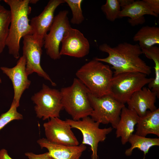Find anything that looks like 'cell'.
I'll return each mask as SVG.
<instances>
[{
	"mask_svg": "<svg viewBox=\"0 0 159 159\" xmlns=\"http://www.w3.org/2000/svg\"><path fill=\"white\" fill-rule=\"evenodd\" d=\"M99 48L108 54L104 58H96V60L107 63L114 69V75L126 72H137L146 75L151 72V67L140 57L143 54L138 44H132L127 42L119 44L112 47L107 43L100 45Z\"/></svg>",
	"mask_w": 159,
	"mask_h": 159,
	"instance_id": "6da1fadb",
	"label": "cell"
},
{
	"mask_svg": "<svg viewBox=\"0 0 159 159\" xmlns=\"http://www.w3.org/2000/svg\"><path fill=\"white\" fill-rule=\"evenodd\" d=\"M10 8L11 20L6 46L9 53L15 59L20 57V43L24 36L32 34L28 16L31 9L29 0H4Z\"/></svg>",
	"mask_w": 159,
	"mask_h": 159,
	"instance_id": "7a4b0ae2",
	"label": "cell"
},
{
	"mask_svg": "<svg viewBox=\"0 0 159 159\" xmlns=\"http://www.w3.org/2000/svg\"><path fill=\"white\" fill-rule=\"evenodd\" d=\"M76 75L93 95L100 97L111 94L113 74L109 66L94 59L83 65Z\"/></svg>",
	"mask_w": 159,
	"mask_h": 159,
	"instance_id": "3957f363",
	"label": "cell"
},
{
	"mask_svg": "<svg viewBox=\"0 0 159 159\" xmlns=\"http://www.w3.org/2000/svg\"><path fill=\"white\" fill-rule=\"evenodd\" d=\"M60 92L63 109L74 120L90 116L93 110L89 101V91L77 78L70 86L62 88Z\"/></svg>",
	"mask_w": 159,
	"mask_h": 159,
	"instance_id": "277c9868",
	"label": "cell"
},
{
	"mask_svg": "<svg viewBox=\"0 0 159 159\" xmlns=\"http://www.w3.org/2000/svg\"><path fill=\"white\" fill-rule=\"evenodd\" d=\"M153 79L137 72L122 73L113 75L111 94L119 102L127 103L134 93L148 84Z\"/></svg>",
	"mask_w": 159,
	"mask_h": 159,
	"instance_id": "5b68a950",
	"label": "cell"
},
{
	"mask_svg": "<svg viewBox=\"0 0 159 159\" xmlns=\"http://www.w3.org/2000/svg\"><path fill=\"white\" fill-rule=\"evenodd\" d=\"M88 96L93 110L91 117L100 123H110L113 128L116 129L125 105L116 100L111 94L97 97L89 92Z\"/></svg>",
	"mask_w": 159,
	"mask_h": 159,
	"instance_id": "8992f818",
	"label": "cell"
},
{
	"mask_svg": "<svg viewBox=\"0 0 159 159\" xmlns=\"http://www.w3.org/2000/svg\"><path fill=\"white\" fill-rule=\"evenodd\" d=\"M31 99L35 105L34 109L38 118L44 120L59 117L60 112L63 109L60 91L43 84L42 89L35 93Z\"/></svg>",
	"mask_w": 159,
	"mask_h": 159,
	"instance_id": "52a82bcc",
	"label": "cell"
},
{
	"mask_svg": "<svg viewBox=\"0 0 159 159\" xmlns=\"http://www.w3.org/2000/svg\"><path fill=\"white\" fill-rule=\"evenodd\" d=\"M65 121L71 127L79 130L82 133L83 140L82 144L90 146L92 151V159H98L97 151L98 144L104 141L107 135L112 131L111 127L100 128V124L87 116L78 120L67 119Z\"/></svg>",
	"mask_w": 159,
	"mask_h": 159,
	"instance_id": "ba28073f",
	"label": "cell"
},
{
	"mask_svg": "<svg viewBox=\"0 0 159 159\" xmlns=\"http://www.w3.org/2000/svg\"><path fill=\"white\" fill-rule=\"evenodd\" d=\"M67 10L60 11L54 17L53 24L45 36L43 46L47 54L52 59H60L59 45L67 32L71 27Z\"/></svg>",
	"mask_w": 159,
	"mask_h": 159,
	"instance_id": "9c48e42d",
	"label": "cell"
},
{
	"mask_svg": "<svg viewBox=\"0 0 159 159\" xmlns=\"http://www.w3.org/2000/svg\"><path fill=\"white\" fill-rule=\"evenodd\" d=\"M23 38V55L26 59V70L27 75L35 72L39 76L49 81L52 85L56 86V84L52 80L41 65L43 44L36 40L32 34L27 35Z\"/></svg>",
	"mask_w": 159,
	"mask_h": 159,
	"instance_id": "30bf717a",
	"label": "cell"
},
{
	"mask_svg": "<svg viewBox=\"0 0 159 159\" xmlns=\"http://www.w3.org/2000/svg\"><path fill=\"white\" fill-rule=\"evenodd\" d=\"M46 139L55 144L67 145H79L69 124L59 117H52L43 124Z\"/></svg>",
	"mask_w": 159,
	"mask_h": 159,
	"instance_id": "8fae6325",
	"label": "cell"
},
{
	"mask_svg": "<svg viewBox=\"0 0 159 159\" xmlns=\"http://www.w3.org/2000/svg\"><path fill=\"white\" fill-rule=\"evenodd\" d=\"M64 0H50L42 12L38 16L32 18L30 24L33 37L43 44L45 36L49 31L53 22L55 11L60 4L65 3Z\"/></svg>",
	"mask_w": 159,
	"mask_h": 159,
	"instance_id": "7c38bea8",
	"label": "cell"
},
{
	"mask_svg": "<svg viewBox=\"0 0 159 159\" xmlns=\"http://www.w3.org/2000/svg\"><path fill=\"white\" fill-rule=\"evenodd\" d=\"M60 55L81 58L88 54L89 41L79 30L72 27L65 34L61 42Z\"/></svg>",
	"mask_w": 159,
	"mask_h": 159,
	"instance_id": "4fadbf2b",
	"label": "cell"
},
{
	"mask_svg": "<svg viewBox=\"0 0 159 159\" xmlns=\"http://www.w3.org/2000/svg\"><path fill=\"white\" fill-rule=\"evenodd\" d=\"M26 62L22 55L19 57L16 65L12 68L1 67L3 72L11 81L14 91L13 101L19 106V101L24 92L28 89L31 81L28 79L26 70Z\"/></svg>",
	"mask_w": 159,
	"mask_h": 159,
	"instance_id": "5bb4252c",
	"label": "cell"
},
{
	"mask_svg": "<svg viewBox=\"0 0 159 159\" xmlns=\"http://www.w3.org/2000/svg\"><path fill=\"white\" fill-rule=\"evenodd\" d=\"M156 97L155 93L144 87L132 95L127 102V108L134 110L139 117H142L148 110L153 111L158 108L155 105Z\"/></svg>",
	"mask_w": 159,
	"mask_h": 159,
	"instance_id": "9a60e30c",
	"label": "cell"
},
{
	"mask_svg": "<svg viewBox=\"0 0 159 159\" xmlns=\"http://www.w3.org/2000/svg\"><path fill=\"white\" fill-rule=\"evenodd\" d=\"M41 148L47 149L50 155L55 159H80L82 153L87 148L81 144L77 146H67L57 144L42 138L37 141Z\"/></svg>",
	"mask_w": 159,
	"mask_h": 159,
	"instance_id": "2e32d148",
	"label": "cell"
},
{
	"mask_svg": "<svg viewBox=\"0 0 159 159\" xmlns=\"http://www.w3.org/2000/svg\"><path fill=\"white\" fill-rule=\"evenodd\" d=\"M139 117L134 110L125 106L122 109L120 120L115 129L116 137L121 138L122 145H125L128 142L129 138L134 131Z\"/></svg>",
	"mask_w": 159,
	"mask_h": 159,
	"instance_id": "e0dca14e",
	"label": "cell"
},
{
	"mask_svg": "<svg viewBox=\"0 0 159 159\" xmlns=\"http://www.w3.org/2000/svg\"><path fill=\"white\" fill-rule=\"evenodd\" d=\"M145 15H149L157 17L158 15L153 13L143 0H137L122 9L119 18L128 17V21L134 26L144 23L145 21Z\"/></svg>",
	"mask_w": 159,
	"mask_h": 159,
	"instance_id": "ac0fdd59",
	"label": "cell"
},
{
	"mask_svg": "<svg viewBox=\"0 0 159 159\" xmlns=\"http://www.w3.org/2000/svg\"><path fill=\"white\" fill-rule=\"evenodd\" d=\"M135 134L146 137L153 134L159 137V109L153 111L148 110L143 116L139 117Z\"/></svg>",
	"mask_w": 159,
	"mask_h": 159,
	"instance_id": "d6986e66",
	"label": "cell"
},
{
	"mask_svg": "<svg viewBox=\"0 0 159 159\" xmlns=\"http://www.w3.org/2000/svg\"><path fill=\"white\" fill-rule=\"evenodd\" d=\"M135 42H138L141 49L149 48L159 44V28L146 26H143L133 37Z\"/></svg>",
	"mask_w": 159,
	"mask_h": 159,
	"instance_id": "ffe728a7",
	"label": "cell"
},
{
	"mask_svg": "<svg viewBox=\"0 0 159 159\" xmlns=\"http://www.w3.org/2000/svg\"><path fill=\"white\" fill-rule=\"evenodd\" d=\"M128 142L131 144V147L127 149L125 152L126 155H131L133 150L138 148L143 151L144 154L143 159H145L146 155L148 153L150 149L154 146H159V138H147L132 134L129 138Z\"/></svg>",
	"mask_w": 159,
	"mask_h": 159,
	"instance_id": "44dd1931",
	"label": "cell"
},
{
	"mask_svg": "<svg viewBox=\"0 0 159 159\" xmlns=\"http://www.w3.org/2000/svg\"><path fill=\"white\" fill-rule=\"evenodd\" d=\"M141 49L143 54L154 63L155 77L148 84V88L158 94L159 93V48L154 46L148 48Z\"/></svg>",
	"mask_w": 159,
	"mask_h": 159,
	"instance_id": "7402d4cb",
	"label": "cell"
},
{
	"mask_svg": "<svg viewBox=\"0 0 159 159\" xmlns=\"http://www.w3.org/2000/svg\"><path fill=\"white\" fill-rule=\"evenodd\" d=\"M11 20L10 10L0 4V54L6 46Z\"/></svg>",
	"mask_w": 159,
	"mask_h": 159,
	"instance_id": "603a6c76",
	"label": "cell"
},
{
	"mask_svg": "<svg viewBox=\"0 0 159 159\" xmlns=\"http://www.w3.org/2000/svg\"><path fill=\"white\" fill-rule=\"evenodd\" d=\"M101 9L107 19L111 21L119 18L121 11L118 0H107L106 3L102 6Z\"/></svg>",
	"mask_w": 159,
	"mask_h": 159,
	"instance_id": "cb8c5ba5",
	"label": "cell"
},
{
	"mask_svg": "<svg viewBox=\"0 0 159 159\" xmlns=\"http://www.w3.org/2000/svg\"><path fill=\"white\" fill-rule=\"evenodd\" d=\"M70 8L72 12V17L70 22L73 24L79 25L84 20L81 4L83 2L82 0H64Z\"/></svg>",
	"mask_w": 159,
	"mask_h": 159,
	"instance_id": "d4e9b609",
	"label": "cell"
},
{
	"mask_svg": "<svg viewBox=\"0 0 159 159\" xmlns=\"http://www.w3.org/2000/svg\"><path fill=\"white\" fill-rule=\"evenodd\" d=\"M18 107L16 103L12 101L9 110L2 114L0 116V130L11 121L23 119L22 115L17 111Z\"/></svg>",
	"mask_w": 159,
	"mask_h": 159,
	"instance_id": "484cf974",
	"label": "cell"
},
{
	"mask_svg": "<svg viewBox=\"0 0 159 159\" xmlns=\"http://www.w3.org/2000/svg\"><path fill=\"white\" fill-rule=\"evenodd\" d=\"M25 155L29 159H55L50 155L48 152L39 154L27 152L25 153Z\"/></svg>",
	"mask_w": 159,
	"mask_h": 159,
	"instance_id": "4316f807",
	"label": "cell"
},
{
	"mask_svg": "<svg viewBox=\"0 0 159 159\" xmlns=\"http://www.w3.org/2000/svg\"><path fill=\"white\" fill-rule=\"evenodd\" d=\"M151 10L158 15L159 14V0H143Z\"/></svg>",
	"mask_w": 159,
	"mask_h": 159,
	"instance_id": "83f0119b",
	"label": "cell"
},
{
	"mask_svg": "<svg viewBox=\"0 0 159 159\" xmlns=\"http://www.w3.org/2000/svg\"><path fill=\"white\" fill-rule=\"evenodd\" d=\"M120 5L122 9L133 3L134 0H118Z\"/></svg>",
	"mask_w": 159,
	"mask_h": 159,
	"instance_id": "f1b7e54d",
	"label": "cell"
},
{
	"mask_svg": "<svg viewBox=\"0 0 159 159\" xmlns=\"http://www.w3.org/2000/svg\"><path fill=\"white\" fill-rule=\"evenodd\" d=\"M0 159H13L8 155L7 151L3 149L0 151Z\"/></svg>",
	"mask_w": 159,
	"mask_h": 159,
	"instance_id": "f546056e",
	"label": "cell"
},
{
	"mask_svg": "<svg viewBox=\"0 0 159 159\" xmlns=\"http://www.w3.org/2000/svg\"><path fill=\"white\" fill-rule=\"evenodd\" d=\"M38 1L37 0H29V3L35 4Z\"/></svg>",
	"mask_w": 159,
	"mask_h": 159,
	"instance_id": "4dcf8cb0",
	"label": "cell"
},
{
	"mask_svg": "<svg viewBox=\"0 0 159 159\" xmlns=\"http://www.w3.org/2000/svg\"><path fill=\"white\" fill-rule=\"evenodd\" d=\"M1 80L0 77V83H1Z\"/></svg>",
	"mask_w": 159,
	"mask_h": 159,
	"instance_id": "1f68e13d",
	"label": "cell"
},
{
	"mask_svg": "<svg viewBox=\"0 0 159 159\" xmlns=\"http://www.w3.org/2000/svg\"><path fill=\"white\" fill-rule=\"evenodd\" d=\"M1 1V0H0V1Z\"/></svg>",
	"mask_w": 159,
	"mask_h": 159,
	"instance_id": "d6a6232c",
	"label": "cell"
}]
</instances>
